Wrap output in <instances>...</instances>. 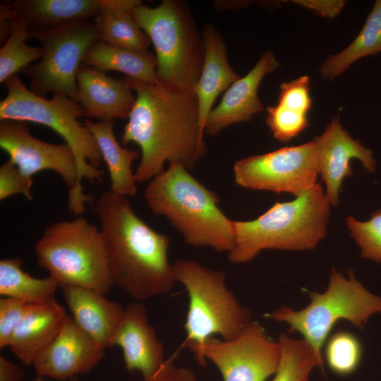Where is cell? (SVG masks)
Returning a JSON list of instances; mask_svg holds the SVG:
<instances>
[{
  "label": "cell",
  "mask_w": 381,
  "mask_h": 381,
  "mask_svg": "<svg viewBox=\"0 0 381 381\" xmlns=\"http://www.w3.org/2000/svg\"><path fill=\"white\" fill-rule=\"evenodd\" d=\"M125 78L135 94V101L121 140L124 146L134 143L141 150L135 181H150L164 170L167 162L193 169L206 150L194 90Z\"/></svg>",
  "instance_id": "obj_1"
},
{
  "label": "cell",
  "mask_w": 381,
  "mask_h": 381,
  "mask_svg": "<svg viewBox=\"0 0 381 381\" xmlns=\"http://www.w3.org/2000/svg\"><path fill=\"white\" fill-rule=\"evenodd\" d=\"M93 212L113 284L137 301L170 292L177 279L168 259V236L138 217L126 197L109 190L99 195Z\"/></svg>",
  "instance_id": "obj_2"
},
{
  "label": "cell",
  "mask_w": 381,
  "mask_h": 381,
  "mask_svg": "<svg viewBox=\"0 0 381 381\" xmlns=\"http://www.w3.org/2000/svg\"><path fill=\"white\" fill-rule=\"evenodd\" d=\"M145 202L152 214L164 216L194 247L229 253L234 248V221L219 209V198L181 164H170L145 187Z\"/></svg>",
  "instance_id": "obj_3"
},
{
  "label": "cell",
  "mask_w": 381,
  "mask_h": 381,
  "mask_svg": "<svg viewBox=\"0 0 381 381\" xmlns=\"http://www.w3.org/2000/svg\"><path fill=\"white\" fill-rule=\"evenodd\" d=\"M331 204L322 186L289 202H277L250 221H234L235 243L229 260L241 264L262 250H305L315 248L327 232Z\"/></svg>",
  "instance_id": "obj_4"
},
{
  "label": "cell",
  "mask_w": 381,
  "mask_h": 381,
  "mask_svg": "<svg viewBox=\"0 0 381 381\" xmlns=\"http://www.w3.org/2000/svg\"><path fill=\"white\" fill-rule=\"evenodd\" d=\"M132 14L154 45L157 83L193 90L202 69L205 47L187 4L177 0H163L154 8L141 4Z\"/></svg>",
  "instance_id": "obj_5"
},
{
  "label": "cell",
  "mask_w": 381,
  "mask_h": 381,
  "mask_svg": "<svg viewBox=\"0 0 381 381\" xmlns=\"http://www.w3.org/2000/svg\"><path fill=\"white\" fill-rule=\"evenodd\" d=\"M7 95L0 102V120L32 122L47 126L58 133L72 150L76 162L78 183L82 181L101 182L103 171L99 169L102 157L90 130L78 119L84 110L68 95L54 92L51 99L36 95L16 74L5 82Z\"/></svg>",
  "instance_id": "obj_6"
},
{
  "label": "cell",
  "mask_w": 381,
  "mask_h": 381,
  "mask_svg": "<svg viewBox=\"0 0 381 381\" xmlns=\"http://www.w3.org/2000/svg\"><path fill=\"white\" fill-rule=\"evenodd\" d=\"M37 265L59 287L107 294L114 286L100 229L84 217L49 225L34 246Z\"/></svg>",
  "instance_id": "obj_7"
},
{
  "label": "cell",
  "mask_w": 381,
  "mask_h": 381,
  "mask_svg": "<svg viewBox=\"0 0 381 381\" xmlns=\"http://www.w3.org/2000/svg\"><path fill=\"white\" fill-rule=\"evenodd\" d=\"M349 277L332 269L327 289L322 293H309L310 301L304 308L295 310L282 306L266 315L289 325V332H298L324 361L322 350L334 325L346 320L363 328L368 319L381 313V297L368 291L351 270Z\"/></svg>",
  "instance_id": "obj_8"
},
{
  "label": "cell",
  "mask_w": 381,
  "mask_h": 381,
  "mask_svg": "<svg viewBox=\"0 0 381 381\" xmlns=\"http://www.w3.org/2000/svg\"><path fill=\"white\" fill-rule=\"evenodd\" d=\"M173 266L188 296L184 346L191 351L215 334L225 340L236 337L251 312L227 288L225 274L190 259H179Z\"/></svg>",
  "instance_id": "obj_9"
},
{
  "label": "cell",
  "mask_w": 381,
  "mask_h": 381,
  "mask_svg": "<svg viewBox=\"0 0 381 381\" xmlns=\"http://www.w3.org/2000/svg\"><path fill=\"white\" fill-rule=\"evenodd\" d=\"M41 42L43 56L21 71L30 78V90L45 97L52 92L68 95L77 102L76 75L90 47L99 40L95 23L87 22L32 32Z\"/></svg>",
  "instance_id": "obj_10"
},
{
  "label": "cell",
  "mask_w": 381,
  "mask_h": 381,
  "mask_svg": "<svg viewBox=\"0 0 381 381\" xmlns=\"http://www.w3.org/2000/svg\"><path fill=\"white\" fill-rule=\"evenodd\" d=\"M191 352L202 365L210 361L224 381H265L277 372L281 356L278 341L270 339L263 327L252 320L234 339L211 337Z\"/></svg>",
  "instance_id": "obj_11"
},
{
  "label": "cell",
  "mask_w": 381,
  "mask_h": 381,
  "mask_svg": "<svg viewBox=\"0 0 381 381\" xmlns=\"http://www.w3.org/2000/svg\"><path fill=\"white\" fill-rule=\"evenodd\" d=\"M0 147L29 179L44 170L57 173L68 189L69 210L76 215L85 210L92 197L78 186L75 156L66 143L53 144L34 137L26 122L0 120Z\"/></svg>",
  "instance_id": "obj_12"
},
{
  "label": "cell",
  "mask_w": 381,
  "mask_h": 381,
  "mask_svg": "<svg viewBox=\"0 0 381 381\" xmlns=\"http://www.w3.org/2000/svg\"><path fill=\"white\" fill-rule=\"evenodd\" d=\"M233 169L234 181L241 187L296 197L313 188L319 174L313 141L241 159Z\"/></svg>",
  "instance_id": "obj_13"
},
{
  "label": "cell",
  "mask_w": 381,
  "mask_h": 381,
  "mask_svg": "<svg viewBox=\"0 0 381 381\" xmlns=\"http://www.w3.org/2000/svg\"><path fill=\"white\" fill-rule=\"evenodd\" d=\"M104 349L68 315L54 340L35 357L37 376L67 381L90 372L103 358Z\"/></svg>",
  "instance_id": "obj_14"
},
{
  "label": "cell",
  "mask_w": 381,
  "mask_h": 381,
  "mask_svg": "<svg viewBox=\"0 0 381 381\" xmlns=\"http://www.w3.org/2000/svg\"><path fill=\"white\" fill-rule=\"evenodd\" d=\"M315 145L318 172L326 186V195L332 206L339 202L344 180L353 174L351 160L359 159L370 173L376 169L373 151L353 139L343 128L339 117L333 118L323 133L313 140Z\"/></svg>",
  "instance_id": "obj_15"
},
{
  "label": "cell",
  "mask_w": 381,
  "mask_h": 381,
  "mask_svg": "<svg viewBox=\"0 0 381 381\" xmlns=\"http://www.w3.org/2000/svg\"><path fill=\"white\" fill-rule=\"evenodd\" d=\"M114 345L122 350L126 370L139 372L145 381L151 379L165 361L163 344L140 302L131 303L124 308Z\"/></svg>",
  "instance_id": "obj_16"
},
{
  "label": "cell",
  "mask_w": 381,
  "mask_h": 381,
  "mask_svg": "<svg viewBox=\"0 0 381 381\" xmlns=\"http://www.w3.org/2000/svg\"><path fill=\"white\" fill-rule=\"evenodd\" d=\"M280 64L271 52L261 56L255 66L234 82L225 92L219 104L210 112L204 132L214 136L226 127L247 122L263 110L258 90L264 76L275 71Z\"/></svg>",
  "instance_id": "obj_17"
},
{
  "label": "cell",
  "mask_w": 381,
  "mask_h": 381,
  "mask_svg": "<svg viewBox=\"0 0 381 381\" xmlns=\"http://www.w3.org/2000/svg\"><path fill=\"white\" fill-rule=\"evenodd\" d=\"M77 102L84 116L100 121L128 118L135 101L130 83L82 64L76 75Z\"/></svg>",
  "instance_id": "obj_18"
},
{
  "label": "cell",
  "mask_w": 381,
  "mask_h": 381,
  "mask_svg": "<svg viewBox=\"0 0 381 381\" xmlns=\"http://www.w3.org/2000/svg\"><path fill=\"white\" fill-rule=\"evenodd\" d=\"M62 292L79 328L102 349L111 346L124 312L123 306L87 288L65 286Z\"/></svg>",
  "instance_id": "obj_19"
},
{
  "label": "cell",
  "mask_w": 381,
  "mask_h": 381,
  "mask_svg": "<svg viewBox=\"0 0 381 381\" xmlns=\"http://www.w3.org/2000/svg\"><path fill=\"white\" fill-rule=\"evenodd\" d=\"M125 0H17L7 5L26 20L31 32L87 22Z\"/></svg>",
  "instance_id": "obj_20"
},
{
  "label": "cell",
  "mask_w": 381,
  "mask_h": 381,
  "mask_svg": "<svg viewBox=\"0 0 381 381\" xmlns=\"http://www.w3.org/2000/svg\"><path fill=\"white\" fill-rule=\"evenodd\" d=\"M202 38L203 66L193 90L198 103L200 126L204 134L206 120L217 96L241 77L231 67L222 36L212 25L205 27Z\"/></svg>",
  "instance_id": "obj_21"
},
{
  "label": "cell",
  "mask_w": 381,
  "mask_h": 381,
  "mask_svg": "<svg viewBox=\"0 0 381 381\" xmlns=\"http://www.w3.org/2000/svg\"><path fill=\"white\" fill-rule=\"evenodd\" d=\"M67 317L56 299L29 304L11 337V351L23 364H32L37 354L56 337Z\"/></svg>",
  "instance_id": "obj_22"
},
{
  "label": "cell",
  "mask_w": 381,
  "mask_h": 381,
  "mask_svg": "<svg viewBox=\"0 0 381 381\" xmlns=\"http://www.w3.org/2000/svg\"><path fill=\"white\" fill-rule=\"evenodd\" d=\"M83 123L94 136L107 164L110 178L109 190L121 196H135L137 187L131 165L139 158L138 152L119 143L114 134L112 121L93 122L85 119Z\"/></svg>",
  "instance_id": "obj_23"
},
{
  "label": "cell",
  "mask_w": 381,
  "mask_h": 381,
  "mask_svg": "<svg viewBox=\"0 0 381 381\" xmlns=\"http://www.w3.org/2000/svg\"><path fill=\"white\" fill-rule=\"evenodd\" d=\"M83 64L104 73L115 71L143 83H157V57L147 50L117 47L99 40L90 47Z\"/></svg>",
  "instance_id": "obj_24"
},
{
  "label": "cell",
  "mask_w": 381,
  "mask_h": 381,
  "mask_svg": "<svg viewBox=\"0 0 381 381\" xmlns=\"http://www.w3.org/2000/svg\"><path fill=\"white\" fill-rule=\"evenodd\" d=\"M138 0H125L120 6L106 8L94 18L99 41L111 46L144 51L150 40L135 20L132 11L141 4Z\"/></svg>",
  "instance_id": "obj_25"
},
{
  "label": "cell",
  "mask_w": 381,
  "mask_h": 381,
  "mask_svg": "<svg viewBox=\"0 0 381 381\" xmlns=\"http://www.w3.org/2000/svg\"><path fill=\"white\" fill-rule=\"evenodd\" d=\"M20 258H4L0 260V295L11 297L28 304L44 303L55 300L59 286L49 275L35 278L22 269Z\"/></svg>",
  "instance_id": "obj_26"
},
{
  "label": "cell",
  "mask_w": 381,
  "mask_h": 381,
  "mask_svg": "<svg viewBox=\"0 0 381 381\" xmlns=\"http://www.w3.org/2000/svg\"><path fill=\"white\" fill-rule=\"evenodd\" d=\"M381 53V0H376L354 40L343 51L329 56L321 65L324 78L339 76L358 59Z\"/></svg>",
  "instance_id": "obj_27"
},
{
  "label": "cell",
  "mask_w": 381,
  "mask_h": 381,
  "mask_svg": "<svg viewBox=\"0 0 381 381\" xmlns=\"http://www.w3.org/2000/svg\"><path fill=\"white\" fill-rule=\"evenodd\" d=\"M5 4L10 11L11 33L0 49V83H5L32 61L43 56L42 47H30L25 43L32 37L26 20Z\"/></svg>",
  "instance_id": "obj_28"
},
{
  "label": "cell",
  "mask_w": 381,
  "mask_h": 381,
  "mask_svg": "<svg viewBox=\"0 0 381 381\" xmlns=\"http://www.w3.org/2000/svg\"><path fill=\"white\" fill-rule=\"evenodd\" d=\"M278 342L280 361L272 381H308L314 368L319 367L323 370L324 361L303 339L282 334Z\"/></svg>",
  "instance_id": "obj_29"
},
{
  "label": "cell",
  "mask_w": 381,
  "mask_h": 381,
  "mask_svg": "<svg viewBox=\"0 0 381 381\" xmlns=\"http://www.w3.org/2000/svg\"><path fill=\"white\" fill-rule=\"evenodd\" d=\"M362 358V346L358 339L348 332H339L327 341L325 358L332 371L349 375L358 368Z\"/></svg>",
  "instance_id": "obj_30"
},
{
  "label": "cell",
  "mask_w": 381,
  "mask_h": 381,
  "mask_svg": "<svg viewBox=\"0 0 381 381\" xmlns=\"http://www.w3.org/2000/svg\"><path fill=\"white\" fill-rule=\"evenodd\" d=\"M346 222L350 236L360 248V257L381 262V209L372 212L365 222L349 216Z\"/></svg>",
  "instance_id": "obj_31"
},
{
  "label": "cell",
  "mask_w": 381,
  "mask_h": 381,
  "mask_svg": "<svg viewBox=\"0 0 381 381\" xmlns=\"http://www.w3.org/2000/svg\"><path fill=\"white\" fill-rule=\"evenodd\" d=\"M266 122L274 138L286 143L302 133L308 126V114L277 104L267 107Z\"/></svg>",
  "instance_id": "obj_32"
},
{
  "label": "cell",
  "mask_w": 381,
  "mask_h": 381,
  "mask_svg": "<svg viewBox=\"0 0 381 381\" xmlns=\"http://www.w3.org/2000/svg\"><path fill=\"white\" fill-rule=\"evenodd\" d=\"M277 104L308 114L312 106L309 77L302 75L290 82L282 83Z\"/></svg>",
  "instance_id": "obj_33"
},
{
  "label": "cell",
  "mask_w": 381,
  "mask_h": 381,
  "mask_svg": "<svg viewBox=\"0 0 381 381\" xmlns=\"http://www.w3.org/2000/svg\"><path fill=\"white\" fill-rule=\"evenodd\" d=\"M32 179L23 176L10 159L0 167V200L16 194H21L28 200H32Z\"/></svg>",
  "instance_id": "obj_34"
},
{
  "label": "cell",
  "mask_w": 381,
  "mask_h": 381,
  "mask_svg": "<svg viewBox=\"0 0 381 381\" xmlns=\"http://www.w3.org/2000/svg\"><path fill=\"white\" fill-rule=\"evenodd\" d=\"M28 305L23 301L11 297L0 298V348L9 346L13 334Z\"/></svg>",
  "instance_id": "obj_35"
},
{
  "label": "cell",
  "mask_w": 381,
  "mask_h": 381,
  "mask_svg": "<svg viewBox=\"0 0 381 381\" xmlns=\"http://www.w3.org/2000/svg\"><path fill=\"white\" fill-rule=\"evenodd\" d=\"M147 381H198L190 369L176 365L172 358L166 360L156 374Z\"/></svg>",
  "instance_id": "obj_36"
},
{
  "label": "cell",
  "mask_w": 381,
  "mask_h": 381,
  "mask_svg": "<svg viewBox=\"0 0 381 381\" xmlns=\"http://www.w3.org/2000/svg\"><path fill=\"white\" fill-rule=\"evenodd\" d=\"M297 4L314 10L323 17L333 18L339 14L344 5L343 1H295Z\"/></svg>",
  "instance_id": "obj_37"
},
{
  "label": "cell",
  "mask_w": 381,
  "mask_h": 381,
  "mask_svg": "<svg viewBox=\"0 0 381 381\" xmlns=\"http://www.w3.org/2000/svg\"><path fill=\"white\" fill-rule=\"evenodd\" d=\"M25 373L18 365L0 356V381H23Z\"/></svg>",
  "instance_id": "obj_38"
},
{
  "label": "cell",
  "mask_w": 381,
  "mask_h": 381,
  "mask_svg": "<svg viewBox=\"0 0 381 381\" xmlns=\"http://www.w3.org/2000/svg\"><path fill=\"white\" fill-rule=\"evenodd\" d=\"M29 381H47V380H46L45 378L37 376V377H35V378H34L32 380H30ZM67 381H79V380L78 379L77 377H72V378L69 379Z\"/></svg>",
  "instance_id": "obj_39"
},
{
  "label": "cell",
  "mask_w": 381,
  "mask_h": 381,
  "mask_svg": "<svg viewBox=\"0 0 381 381\" xmlns=\"http://www.w3.org/2000/svg\"><path fill=\"white\" fill-rule=\"evenodd\" d=\"M308 381H310V380H308Z\"/></svg>",
  "instance_id": "obj_40"
}]
</instances>
